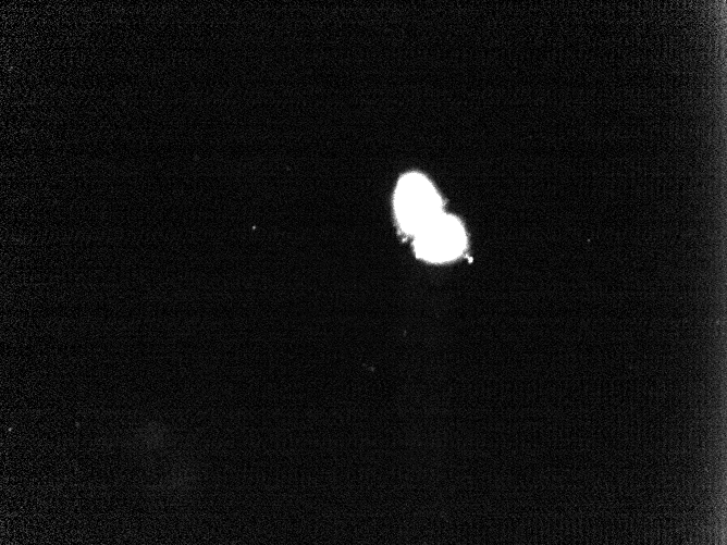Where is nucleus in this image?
<instances>
[{"label":"nucleus","mask_w":727,"mask_h":545,"mask_svg":"<svg viewBox=\"0 0 727 545\" xmlns=\"http://www.w3.org/2000/svg\"><path fill=\"white\" fill-rule=\"evenodd\" d=\"M401 227L416 235L442 214V201L433 185L422 175L410 173L399 181L394 199Z\"/></svg>","instance_id":"f257e3e1"},{"label":"nucleus","mask_w":727,"mask_h":545,"mask_svg":"<svg viewBox=\"0 0 727 545\" xmlns=\"http://www.w3.org/2000/svg\"><path fill=\"white\" fill-rule=\"evenodd\" d=\"M465 247L466 234L461 223L443 213L415 235L416 253L430 262L454 260Z\"/></svg>","instance_id":"f03ea898"}]
</instances>
